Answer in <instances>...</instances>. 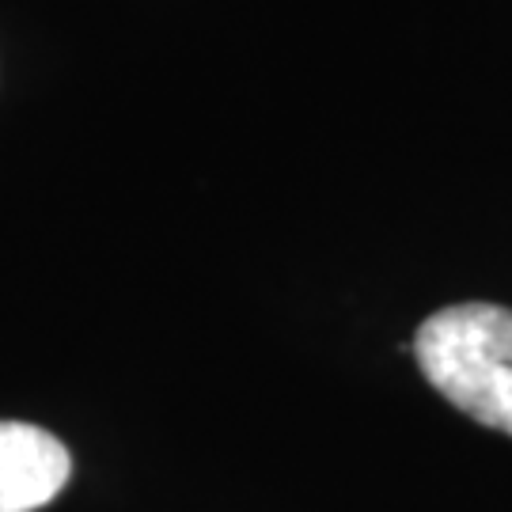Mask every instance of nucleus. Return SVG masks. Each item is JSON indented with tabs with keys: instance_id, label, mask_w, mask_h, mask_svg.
<instances>
[{
	"instance_id": "obj_1",
	"label": "nucleus",
	"mask_w": 512,
	"mask_h": 512,
	"mask_svg": "<svg viewBox=\"0 0 512 512\" xmlns=\"http://www.w3.org/2000/svg\"><path fill=\"white\" fill-rule=\"evenodd\" d=\"M414 357L456 410L512 437V308L467 300L433 311L414 334Z\"/></svg>"
},
{
	"instance_id": "obj_2",
	"label": "nucleus",
	"mask_w": 512,
	"mask_h": 512,
	"mask_svg": "<svg viewBox=\"0 0 512 512\" xmlns=\"http://www.w3.org/2000/svg\"><path fill=\"white\" fill-rule=\"evenodd\" d=\"M73 475L69 448L31 421H0V512L50 505Z\"/></svg>"
}]
</instances>
